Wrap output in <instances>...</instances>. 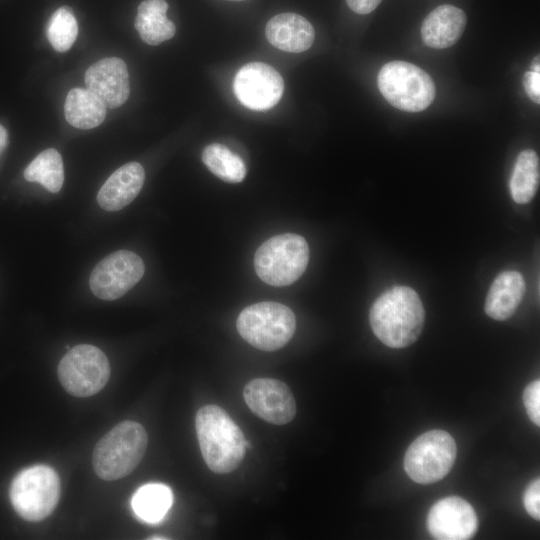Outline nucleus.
<instances>
[{"mask_svg":"<svg viewBox=\"0 0 540 540\" xmlns=\"http://www.w3.org/2000/svg\"><path fill=\"white\" fill-rule=\"evenodd\" d=\"M24 178L29 182H38L48 191L57 193L64 182V168L60 153L49 148L38 154L25 168Z\"/></svg>","mask_w":540,"mask_h":540,"instance_id":"obj_23","label":"nucleus"},{"mask_svg":"<svg viewBox=\"0 0 540 540\" xmlns=\"http://www.w3.org/2000/svg\"><path fill=\"white\" fill-rule=\"evenodd\" d=\"M173 502L171 489L162 483L141 486L131 499V507L138 518L155 523L164 518Z\"/></svg>","mask_w":540,"mask_h":540,"instance_id":"obj_22","label":"nucleus"},{"mask_svg":"<svg viewBox=\"0 0 540 540\" xmlns=\"http://www.w3.org/2000/svg\"><path fill=\"white\" fill-rule=\"evenodd\" d=\"M378 88L395 108L406 112L425 110L435 98L432 78L420 67L405 61H391L379 71Z\"/></svg>","mask_w":540,"mask_h":540,"instance_id":"obj_7","label":"nucleus"},{"mask_svg":"<svg viewBox=\"0 0 540 540\" xmlns=\"http://www.w3.org/2000/svg\"><path fill=\"white\" fill-rule=\"evenodd\" d=\"M195 428L201 454L212 472L227 474L238 468L247 442L239 426L223 408L217 405L200 408Z\"/></svg>","mask_w":540,"mask_h":540,"instance_id":"obj_2","label":"nucleus"},{"mask_svg":"<svg viewBox=\"0 0 540 540\" xmlns=\"http://www.w3.org/2000/svg\"><path fill=\"white\" fill-rule=\"evenodd\" d=\"M425 319L422 301L415 290L395 286L373 303L369 321L376 337L391 348H404L421 334Z\"/></svg>","mask_w":540,"mask_h":540,"instance_id":"obj_1","label":"nucleus"},{"mask_svg":"<svg viewBox=\"0 0 540 540\" xmlns=\"http://www.w3.org/2000/svg\"><path fill=\"white\" fill-rule=\"evenodd\" d=\"M430 534L439 540H466L478 529V518L469 502L457 497L437 501L427 516Z\"/></svg>","mask_w":540,"mask_h":540,"instance_id":"obj_13","label":"nucleus"},{"mask_svg":"<svg viewBox=\"0 0 540 540\" xmlns=\"http://www.w3.org/2000/svg\"><path fill=\"white\" fill-rule=\"evenodd\" d=\"M243 397L250 410L268 423L284 425L295 417L294 396L280 380L255 378L245 385Z\"/></svg>","mask_w":540,"mask_h":540,"instance_id":"obj_12","label":"nucleus"},{"mask_svg":"<svg viewBox=\"0 0 540 540\" xmlns=\"http://www.w3.org/2000/svg\"><path fill=\"white\" fill-rule=\"evenodd\" d=\"M265 34L271 45L293 53L309 49L315 37L311 23L301 15L291 12L272 17L267 22Z\"/></svg>","mask_w":540,"mask_h":540,"instance_id":"obj_17","label":"nucleus"},{"mask_svg":"<svg viewBox=\"0 0 540 540\" xmlns=\"http://www.w3.org/2000/svg\"><path fill=\"white\" fill-rule=\"evenodd\" d=\"M296 319L292 310L277 302H259L244 308L237 318V330L253 347L275 351L292 338Z\"/></svg>","mask_w":540,"mask_h":540,"instance_id":"obj_5","label":"nucleus"},{"mask_svg":"<svg viewBox=\"0 0 540 540\" xmlns=\"http://www.w3.org/2000/svg\"><path fill=\"white\" fill-rule=\"evenodd\" d=\"M202 161L215 176L229 183H239L246 176L243 160L228 147L220 143L206 146Z\"/></svg>","mask_w":540,"mask_h":540,"instance_id":"obj_24","label":"nucleus"},{"mask_svg":"<svg viewBox=\"0 0 540 540\" xmlns=\"http://www.w3.org/2000/svg\"><path fill=\"white\" fill-rule=\"evenodd\" d=\"M58 379L69 394L85 398L100 392L110 377L107 356L98 347L80 344L60 360Z\"/></svg>","mask_w":540,"mask_h":540,"instance_id":"obj_9","label":"nucleus"},{"mask_svg":"<svg viewBox=\"0 0 540 540\" xmlns=\"http://www.w3.org/2000/svg\"><path fill=\"white\" fill-rule=\"evenodd\" d=\"M456 454V443L448 432L431 430L421 434L408 447L404 469L417 483H434L449 473Z\"/></svg>","mask_w":540,"mask_h":540,"instance_id":"obj_8","label":"nucleus"},{"mask_svg":"<svg viewBox=\"0 0 540 540\" xmlns=\"http://www.w3.org/2000/svg\"><path fill=\"white\" fill-rule=\"evenodd\" d=\"M85 84L108 108L123 105L130 93L127 66L116 57L104 58L91 65L85 72Z\"/></svg>","mask_w":540,"mask_h":540,"instance_id":"obj_14","label":"nucleus"},{"mask_svg":"<svg viewBox=\"0 0 540 540\" xmlns=\"http://www.w3.org/2000/svg\"><path fill=\"white\" fill-rule=\"evenodd\" d=\"M524 89L529 98L539 104L540 103V70L527 71L523 77Z\"/></svg>","mask_w":540,"mask_h":540,"instance_id":"obj_28","label":"nucleus"},{"mask_svg":"<svg viewBox=\"0 0 540 540\" xmlns=\"http://www.w3.org/2000/svg\"><path fill=\"white\" fill-rule=\"evenodd\" d=\"M523 504L527 513L534 519H540V480H533L526 488Z\"/></svg>","mask_w":540,"mask_h":540,"instance_id":"obj_27","label":"nucleus"},{"mask_svg":"<svg viewBox=\"0 0 540 540\" xmlns=\"http://www.w3.org/2000/svg\"><path fill=\"white\" fill-rule=\"evenodd\" d=\"M8 144V133L6 129L0 124V155L4 151Z\"/></svg>","mask_w":540,"mask_h":540,"instance_id":"obj_30","label":"nucleus"},{"mask_svg":"<svg viewBox=\"0 0 540 540\" xmlns=\"http://www.w3.org/2000/svg\"><path fill=\"white\" fill-rule=\"evenodd\" d=\"M525 290L526 284L521 273H500L487 293L484 306L486 314L494 320H507L516 312Z\"/></svg>","mask_w":540,"mask_h":540,"instance_id":"obj_18","label":"nucleus"},{"mask_svg":"<svg viewBox=\"0 0 540 540\" xmlns=\"http://www.w3.org/2000/svg\"><path fill=\"white\" fill-rule=\"evenodd\" d=\"M107 107L90 90L71 89L64 104L67 122L78 129H91L99 126L105 119Z\"/></svg>","mask_w":540,"mask_h":540,"instance_id":"obj_20","label":"nucleus"},{"mask_svg":"<svg viewBox=\"0 0 540 540\" xmlns=\"http://www.w3.org/2000/svg\"><path fill=\"white\" fill-rule=\"evenodd\" d=\"M167 9L165 0H144L138 6L134 26L145 43L158 45L175 35L176 27L166 17Z\"/></svg>","mask_w":540,"mask_h":540,"instance_id":"obj_19","label":"nucleus"},{"mask_svg":"<svg viewBox=\"0 0 540 540\" xmlns=\"http://www.w3.org/2000/svg\"><path fill=\"white\" fill-rule=\"evenodd\" d=\"M60 479L48 465H34L12 480L9 497L16 513L27 521H41L56 508L60 499Z\"/></svg>","mask_w":540,"mask_h":540,"instance_id":"obj_6","label":"nucleus"},{"mask_svg":"<svg viewBox=\"0 0 540 540\" xmlns=\"http://www.w3.org/2000/svg\"><path fill=\"white\" fill-rule=\"evenodd\" d=\"M145 180V171L138 162L118 168L106 180L97 194L99 206L106 211H118L130 204L139 194Z\"/></svg>","mask_w":540,"mask_h":540,"instance_id":"obj_15","label":"nucleus"},{"mask_svg":"<svg viewBox=\"0 0 540 540\" xmlns=\"http://www.w3.org/2000/svg\"><path fill=\"white\" fill-rule=\"evenodd\" d=\"M309 261L306 240L294 233L267 239L256 251L254 267L258 277L272 286L294 283L305 271Z\"/></svg>","mask_w":540,"mask_h":540,"instance_id":"obj_4","label":"nucleus"},{"mask_svg":"<svg viewBox=\"0 0 540 540\" xmlns=\"http://www.w3.org/2000/svg\"><path fill=\"white\" fill-rule=\"evenodd\" d=\"M78 34L77 20L69 6L58 8L47 25V38L57 52H66L74 44Z\"/></svg>","mask_w":540,"mask_h":540,"instance_id":"obj_25","label":"nucleus"},{"mask_svg":"<svg viewBox=\"0 0 540 540\" xmlns=\"http://www.w3.org/2000/svg\"><path fill=\"white\" fill-rule=\"evenodd\" d=\"M149 539L159 540V539H167V538L166 537H150Z\"/></svg>","mask_w":540,"mask_h":540,"instance_id":"obj_31","label":"nucleus"},{"mask_svg":"<svg viewBox=\"0 0 540 540\" xmlns=\"http://www.w3.org/2000/svg\"><path fill=\"white\" fill-rule=\"evenodd\" d=\"M540 178L539 157L534 150L519 153L510 179V193L518 204H527L535 196Z\"/></svg>","mask_w":540,"mask_h":540,"instance_id":"obj_21","label":"nucleus"},{"mask_svg":"<svg viewBox=\"0 0 540 540\" xmlns=\"http://www.w3.org/2000/svg\"><path fill=\"white\" fill-rule=\"evenodd\" d=\"M382 0H346L349 8L358 14L371 13Z\"/></svg>","mask_w":540,"mask_h":540,"instance_id":"obj_29","label":"nucleus"},{"mask_svg":"<svg viewBox=\"0 0 540 540\" xmlns=\"http://www.w3.org/2000/svg\"><path fill=\"white\" fill-rule=\"evenodd\" d=\"M147 444V432L140 423L131 420L118 423L94 448V472L105 481L118 480L129 475L141 462Z\"/></svg>","mask_w":540,"mask_h":540,"instance_id":"obj_3","label":"nucleus"},{"mask_svg":"<svg viewBox=\"0 0 540 540\" xmlns=\"http://www.w3.org/2000/svg\"><path fill=\"white\" fill-rule=\"evenodd\" d=\"M233 88L236 97L244 106L263 111L279 102L284 82L273 67L262 62H251L237 72Z\"/></svg>","mask_w":540,"mask_h":540,"instance_id":"obj_11","label":"nucleus"},{"mask_svg":"<svg viewBox=\"0 0 540 540\" xmlns=\"http://www.w3.org/2000/svg\"><path fill=\"white\" fill-rule=\"evenodd\" d=\"M228 1H244V0H228Z\"/></svg>","mask_w":540,"mask_h":540,"instance_id":"obj_32","label":"nucleus"},{"mask_svg":"<svg viewBox=\"0 0 540 540\" xmlns=\"http://www.w3.org/2000/svg\"><path fill=\"white\" fill-rule=\"evenodd\" d=\"M523 404L530 420L540 425V381L528 384L523 391Z\"/></svg>","mask_w":540,"mask_h":540,"instance_id":"obj_26","label":"nucleus"},{"mask_svg":"<svg viewBox=\"0 0 540 540\" xmlns=\"http://www.w3.org/2000/svg\"><path fill=\"white\" fill-rule=\"evenodd\" d=\"M467 23L463 10L443 4L432 10L424 19L421 36L424 44L434 49L453 46L462 36Z\"/></svg>","mask_w":540,"mask_h":540,"instance_id":"obj_16","label":"nucleus"},{"mask_svg":"<svg viewBox=\"0 0 540 540\" xmlns=\"http://www.w3.org/2000/svg\"><path fill=\"white\" fill-rule=\"evenodd\" d=\"M144 271V263L137 254L119 250L94 267L89 279L90 289L99 299L116 300L141 280Z\"/></svg>","mask_w":540,"mask_h":540,"instance_id":"obj_10","label":"nucleus"}]
</instances>
